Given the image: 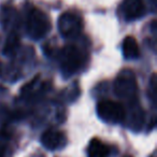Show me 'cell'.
<instances>
[{
	"label": "cell",
	"instance_id": "cell-1",
	"mask_svg": "<svg viewBox=\"0 0 157 157\" xmlns=\"http://www.w3.org/2000/svg\"><path fill=\"white\" fill-rule=\"evenodd\" d=\"M114 90L120 98L132 102L136 101L138 95V85L133 72L124 69L118 73L114 81Z\"/></svg>",
	"mask_w": 157,
	"mask_h": 157
},
{
	"label": "cell",
	"instance_id": "cell-2",
	"mask_svg": "<svg viewBox=\"0 0 157 157\" xmlns=\"http://www.w3.org/2000/svg\"><path fill=\"white\" fill-rule=\"evenodd\" d=\"M51 22L48 15L39 9H33L27 17V33L35 40L42 39L48 33Z\"/></svg>",
	"mask_w": 157,
	"mask_h": 157
},
{
	"label": "cell",
	"instance_id": "cell-3",
	"mask_svg": "<svg viewBox=\"0 0 157 157\" xmlns=\"http://www.w3.org/2000/svg\"><path fill=\"white\" fill-rule=\"evenodd\" d=\"M84 60L83 53L75 45H66L61 51V70L67 74H73L80 69Z\"/></svg>",
	"mask_w": 157,
	"mask_h": 157
},
{
	"label": "cell",
	"instance_id": "cell-4",
	"mask_svg": "<svg viewBox=\"0 0 157 157\" xmlns=\"http://www.w3.org/2000/svg\"><path fill=\"white\" fill-rule=\"evenodd\" d=\"M97 114L103 122L116 124L122 122L126 116L125 109L120 102L102 100L97 105Z\"/></svg>",
	"mask_w": 157,
	"mask_h": 157
},
{
	"label": "cell",
	"instance_id": "cell-5",
	"mask_svg": "<svg viewBox=\"0 0 157 157\" xmlns=\"http://www.w3.org/2000/svg\"><path fill=\"white\" fill-rule=\"evenodd\" d=\"M83 29V21L73 12H65L58 18V30L66 38H75Z\"/></svg>",
	"mask_w": 157,
	"mask_h": 157
},
{
	"label": "cell",
	"instance_id": "cell-6",
	"mask_svg": "<svg viewBox=\"0 0 157 157\" xmlns=\"http://www.w3.org/2000/svg\"><path fill=\"white\" fill-rule=\"evenodd\" d=\"M66 142H67V138H66L65 133L54 128L48 129L41 136L42 145L51 151L63 147L66 145Z\"/></svg>",
	"mask_w": 157,
	"mask_h": 157
},
{
	"label": "cell",
	"instance_id": "cell-7",
	"mask_svg": "<svg viewBox=\"0 0 157 157\" xmlns=\"http://www.w3.org/2000/svg\"><path fill=\"white\" fill-rule=\"evenodd\" d=\"M122 14L127 21H135L145 13V7L142 0H124L121 6Z\"/></svg>",
	"mask_w": 157,
	"mask_h": 157
},
{
	"label": "cell",
	"instance_id": "cell-8",
	"mask_svg": "<svg viewBox=\"0 0 157 157\" xmlns=\"http://www.w3.org/2000/svg\"><path fill=\"white\" fill-rule=\"evenodd\" d=\"M18 14L13 8L3 7L0 10V24L6 30H11L16 26Z\"/></svg>",
	"mask_w": 157,
	"mask_h": 157
},
{
	"label": "cell",
	"instance_id": "cell-9",
	"mask_svg": "<svg viewBox=\"0 0 157 157\" xmlns=\"http://www.w3.org/2000/svg\"><path fill=\"white\" fill-rule=\"evenodd\" d=\"M110 152L109 146L97 138L92 139L87 148L88 157H109Z\"/></svg>",
	"mask_w": 157,
	"mask_h": 157
},
{
	"label": "cell",
	"instance_id": "cell-10",
	"mask_svg": "<svg viewBox=\"0 0 157 157\" xmlns=\"http://www.w3.org/2000/svg\"><path fill=\"white\" fill-rule=\"evenodd\" d=\"M123 54L126 59H136L140 56V50L137 40L131 36H127L123 41Z\"/></svg>",
	"mask_w": 157,
	"mask_h": 157
},
{
	"label": "cell",
	"instance_id": "cell-11",
	"mask_svg": "<svg viewBox=\"0 0 157 157\" xmlns=\"http://www.w3.org/2000/svg\"><path fill=\"white\" fill-rule=\"evenodd\" d=\"M20 43H21V40L17 33L16 31H11L9 33V36H8L7 40H6L5 45H3V54L7 55V56L14 54L17 51Z\"/></svg>",
	"mask_w": 157,
	"mask_h": 157
},
{
	"label": "cell",
	"instance_id": "cell-12",
	"mask_svg": "<svg viewBox=\"0 0 157 157\" xmlns=\"http://www.w3.org/2000/svg\"><path fill=\"white\" fill-rule=\"evenodd\" d=\"M126 157H130V156H126Z\"/></svg>",
	"mask_w": 157,
	"mask_h": 157
}]
</instances>
